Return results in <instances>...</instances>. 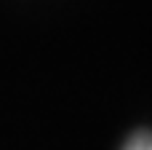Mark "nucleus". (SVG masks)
I'll return each instance as SVG.
<instances>
[{"label": "nucleus", "instance_id": "1", "mask_svg": "<svg viewBox=\"0 0 152 150\" xmlns=\"http://www.w3.org/2000/svg\"><path fill=\"white\" fill-rule=\"evenodd\" d=\"M123 150H152V132H139L134 134Z\"/></svg>", "mask_w": 152, "mask_h": 150}]
</instances>
